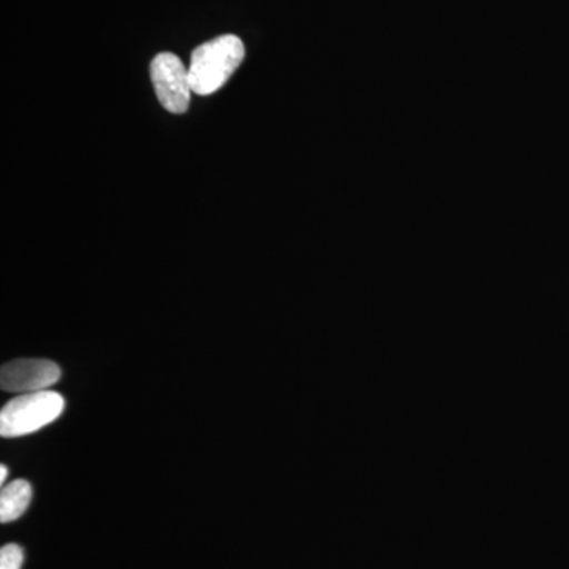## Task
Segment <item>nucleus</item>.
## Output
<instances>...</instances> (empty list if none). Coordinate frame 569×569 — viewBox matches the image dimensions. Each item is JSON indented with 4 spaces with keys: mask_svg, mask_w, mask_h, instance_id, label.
Returning <instances> with one entry per match:
<instances>
[{
    "mask_svg": "<svg viewBox=\"0 0 569 569\" xmlns=\"http://www.w3.org/2000/svg\"><path fill=\"white\" fill-rule=\"evenodd\" d=\"M246 58V47L233 33L216 37L192 52L189 77L192 92L209 96L223 88Z\"/></svg>",
    "mask_w": 569,
    "mask_h": 569,
    "instance_id": "f257e3e1",
    "label": "nucleus"
},
{
    "mask_svg": "<svg viewBox=\"0 0 569 569\" xmlns=\"http://www.w3.org/2000/svg\"><path fill=\"white\" fill-rule=\"evenodd\" d=\"M63 408V397L50 389L14 397L0 411V436L17 438L37 432L61 417Z\"/></svg>",
    "mask_w": 569,
    "mask_h": 569,
    "instance_id": "f03ea898",
    "label": "nucleus"
},
{
    "mask_svg": "<svg viewBox=\"0 0 569 569\" xmlns=\"http://www.w3.org/2000/svg\"><path fill=\"white\" fill-rule=\"evenodd\" d=\"M151 80L164 110L173 114H183L189 110L192 93L189 69L178 56L171 52L157 54L151 62Z\"/></svg>",
    "mask_w": 569,
    "mask_h": 569,
    "instance_id": "7ed1b4c3",
    "label": "nucleus"
},
{
    "mask_svg": "<svg viewBox=\"0 0 569 569\" xmlns=\"http://www.w3.org/2000/svg\"><path fill=\"white\" fill-rule=\"evenodd\" d=\"M61 378V367L48 359H14L0 369V387L7 392H39Z\"/></svg>",
    "mask_w": 569,
    "mask_h": 569,
    "instance_id": "20e7f679",
    "label": "nucleus"
},
{
    "mask_svg": "<svg viewBox=\"0 0 569 569\" xmlns=\"http://www.w3.org/2000/svg\"><path fill=\"white\" fill-rule=\"evenodd\" d=\"M32 500V486L26 479H17L7 485L0 493V520L13 522L24 515Z\"/></svg>",
    "mask_w": 569,
    "mask_h": 569,
    "instance_id": "39448f33",
    "label": "nucleus"
},
{
    "mask_svg": "<svg viewBox=\"0 0 569 569\" xmlns=\"http://www.w3.org/2000/svg\"><path fill=\"white\" fill-rule=\"evenodd\" d=\"M24 553L18 545H7L0 550V569H21Z\"/></svg>",
    "mask_w": 569,
    "mask_h": 569,
    "instance_id": "423d86ee",
    "label": "nucleus"
},
{
    "mask_svg": "<svg viewBox=\"0 0 569 569\" xmlns=\"http://www.w3.org/2000/svg\"><path fill=\"white\" fill-rule=\"evenodd\" d=\"M7 475H9V471H7V467H0V485H3V482H6Z\"/></svg>",
    "mask_w": 569,
    "mask_h": 569,
    "instance_id": "0eeeda50",
    "label": "nucleus"
}]
</instances>
